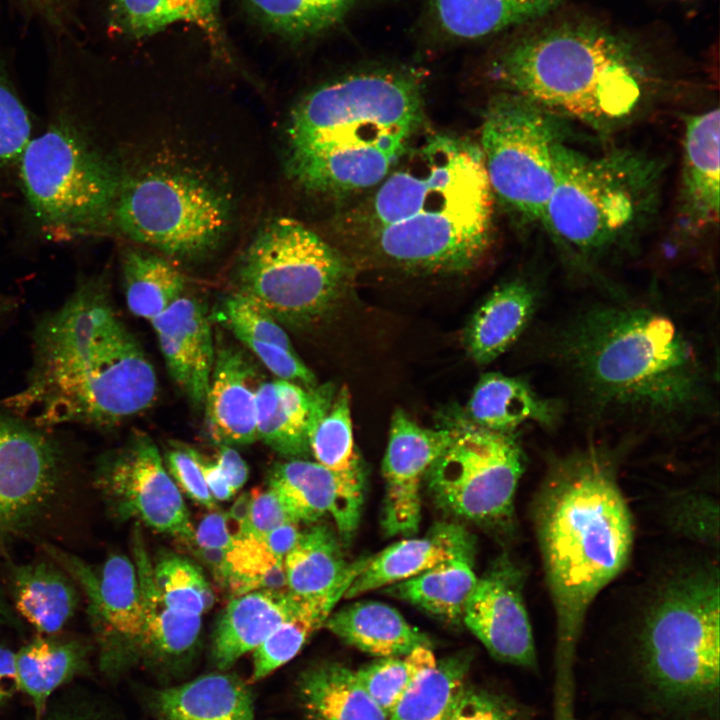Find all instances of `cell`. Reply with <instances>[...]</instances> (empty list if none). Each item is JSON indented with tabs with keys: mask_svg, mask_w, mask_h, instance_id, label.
<instances>
[{
	"mask_svg": "<svg viewBox=\"0 0 720 720\" xmlns=\"http://www.w3.org/2000/svg\"><path fill=\"white\" fill-rule=\"evenodd\" d=\"M63 478L58 443L41 428L0 412V547L50 510Z\"/></svg>",
	"mask_w": 720,
	"mask_h": 720,
	"instance_id": "14",
	"label": "cell"
},
{
	"mask_svg": "<svg viewBox=\"0 0 720 720\" xmlns=\"http://www.w3.org/2000/svg\"><path fill=\"white\" fill-rule=\"evenodd\" d=\"M720 576L711 561L677 569L658 586L636 637L648 700L680 720L718 717Z\"/></svg>",
	"mask_w": 720,
	"mask_h": 720,
	"instance_id": "7",
	"label": "cell"
},
{
	"mask_svg": "<svg viewBox=\"0 0 720 720\" xmlns=\"http://www.w3.org/2000/svg\"><path fill=\"white\" fill-rule=\"evenodd\" d=\"M93 482L114 519H134L194 545V528L181 492L146 433L135 431L122 446L102 455Z\"/></svg>",
	"mask_w": 720,
	"mask_h": 720,
	"instance_id": "13",
	"label": "cell"
},
{
	"mask_svg": "<svg viewBox=\"0 0 720 720\" xmlns=\"http://www.w3.org/2000/svg\"><path fill=\"white\" fill-rule=\"evenodd\" d=\"M324 627L350 646L379 657L406 656L430 638L411 625L392 606L379 601H357L332 613Z\"/></svg>",
	"mask_w": 720,
	"mask_h": 720,
	"instance_id": "30",
	"label": "cell"
},
{
	"mask_svg": "<svg viewBox=\"0 0 720 720\" xmlns=\"http://www.w3.org/2000/svg\"><path fill=\"white\" fill-rule=\"evenodd\" d=\"M260 384L256 364L243 350L231 346L218 350L203 405L212 442L234 446L257 440L256 394Z\"/></svg>",
	"mask_w": 720,
	"mask_h": 720,
	"instance_id": "22",
	"label": "cell"
},
{
	"mask_svg": "<svg viewBox=\"0 0 720 720\" xmlns=\"http://www.w3.org/2000/svg\"><path fill=\"white\" fill-rule=\"evenodd\" d=\"M132 553L143 612L139 655L157 660L186 656L198 642L201 616L177 612L164 603L153 581L152 562L139 527L134 529L132 536Z\"/></svg>",
	"mask_w": 720,
	"mask_h": 720,
	"instance_id": "29",
	"label": "cell"
},
{
	"mask_svg": "<svg viewBox=\"0 0 720 720\" xmlns=\"http://www.w3.org/2000/svg\"><path fill=\"white\" fill-rule=\"evenodd\" d=\"M231 216L229 201L198 178L178 172L131 173L117 198L110 235L192 259L219 245Z\"/></svg>",
	"mask_w": 720,
	"mask_h": 720,
	"instance_id": "10",
	"label": "cell"
},
{
	"mask_svg": "<svg viewBox=\"0 0 720 720\" xmlns=\"http://www.w3.org/2000/svg\"><path fill=\"white\" fill-rule=\"evenodd\" d=\"M364 471H336L306 459L275 464L268 475L272 488L300 523L329 515L342 542L358 528L364 500Z\"/></svg>",
	"mask_w": 720,
	"mask_h": 720,
	"instance_id": "18",
	"label": "cell"
},
{
	"mask_svg": "<svg viewBox=\"0 0 720 720\" xmlns=\"http://www.w3.org/2000/svg\"><path fill=\"white\" fill-rule=\"evenodd\" d=\"M474 554H462L441 562L383 591L446 623L460 624L478 579L473 568Z\"/></svg>",
	"mask_w": 720,
	"mask_h": 720,
	"instance_id": "35",
	"label": "cell"
},
{
	"mask_svg": "<svg viewBox=\"0 0 720 720\" xmlns=\"http://www.w3.org/2000/svg\"><path fill=\"white\" fill-rule=\"evenodd\" d=\"M301 599L289 592L252 591L234 597L219 615L211 654L225 670L255 650L297 608Z\"/></svg>",
	"mask_w": 720,
	"mask_h": 720,
	"instance_id": "25",
	"label": "cell"
},
{
	"mask_svg": "<svg viewBox=\"0 0 720 720\" xmlns=\"http://www.w3.org/2000/svg\"><path fill=\"white\" fill-rule=\"evenodd\" d=\"M718 107L685 120L676 224L688 238L703 236L719 223Z\"/></svg>",
	"mask_w": 720,
	"mask_h": 720,
	"instance_id": "19",
	"label": "cell"
},
{
	"mask_svg": "<svg viewBox=\"0 0 720 720\" xmlns=\"http://www.w3.org/2000/svg\"><path fill=\"white\" fill-rule=\"evenodd\" d=\"M298 694L308 720H388L371 699L354 670L336 662L305 670Z\"/></svg>",
	"mask_w": 720,
	"mask_h": 720,
	"instance_id": "34",
	"label": "cell"
},
{
	"mask_svg": "<svg viewBox=\"0 0 720 720\" xmlns=\"http://www.w3.org/2000/svg\"><path fill=\"white\" fill-rule=\"evenodd\" d=\"M218 319L238 340L250 338L293 350L281 324L259 304L238 292L224 299Z\"/></svg>",
	"mask_w": 720,
	"mask_h": 720,
	"instance_id": "45",
	"label": "cell"
},
{
	"mask_svg": "<svg viewBox=\"0 0 720 720\" xmlns=\"http://www.w3.org/2000/svg\"><path fill=\"white\" fill-rule=\"evenodd\" d=\"M563 0H429L434 23L448 38L477 40L538 19Z\"/></svg>",
	"mask_w": 720,
	"mask_h": 720,
	"instance_id": "33",
	"label": "cell"
},
{
	"mask_svg": "<svg viewBox=\"0 0 720 720\" xmlns=\"http://www.w3.org/2000/svg\"><path fill=\"white\" fill-rule=\"evenodd\" d=\"M301 531L300 523H287L269 531L260 539L276 557L283 560L296 545Z\"/></svg>",
	"mask_w": 720,
	"mask_h": 720,
	"instance_id": "56",
	"label": "cell"
},
{
	"mask_svg": "<svg viewBox=\"0 0 720 720\" xmlns=\"http://www.w3.org/2000/svg\"><path fill=\"white\" fill-rule=\"evenodd\" d=\"M165 466L176 485L189 498L208 510H217L201 471L186 446H174L165 453Z\"/></svg>",
	"mask_w": 720,
	"mask_h": 720,
	"instance_id": "50",
	"label": "cell"
},
{
	"mask_svg": "<svg viewBox=\"0 0 720 720\" xmlns=\"http://www.w3.org/2000/svg\"><path fill=\"white\" fill-rule=\"evenodd\" d=\"M156 704L165 720H254L250 690L237 677L224 673L164 689Z\"/></svg>",
	"mask_w": 720,
	"mask_h": 720,
	"instance_id": "32",
	"label": "cell"
},
{
	"mask_svg": "<svg viewBox=\"0 0 720 720\" xmlns=\"http://www.w3.org/2000/svg\"><path fill=\"white\" fill-rule=\"evenodd\" d=\"M538 282L515 278L497 286L468 323L464 344L478 364H489L525 331L542 300Z\"/></svg>",
	"mask_w": 720,
	"mask_h": 720,
	"instance_id": "24",
	"label": "cell"
},
{
	"mask_svg": "<svg viewBox=\"0 0 720 720\" xmlns=\"http://www.w3.org/2000/svg\"><path fill=\"white\" fill-rule=\"evenodd\" d=\"M112 24L122 33L141 38L180 21L202 30V20L190 0H112Z\"/></svg>",
	"mask_w": 720,
	"mask_h": 720,
	"instance_id": "44",
	"label": "cell"
},
{
	"mask_svg": "<svg viewBox=\"0 0 720 720\" xmlns=\"http://www.w3.org/2000/svg\"><path fill=\"white\" fill-rule=\"evenodd\" d=\"M199 560H201L212 572L215 580L225 588L228 576L226 551L221 548H203L197 547L193 550Z\"/></svg>",
	"mask_w": 720,
	"mask_h": 720,
	"instance_id": "58",
	"label": "cell"
},
{
	"mask_svg": "<svg viewBox=\"0 0 720 720\" xmlns=\"http://www.w3.org/2000/svg\"><path fill=\"white\" fill-rule=\"evenodd\" d=\"M356 0H246L253 14L269 29L301 39L338 24Z\"/></svg>",
	"mask_w": 720,
	"mask_h": 720,
	"instance_id": "40",
	"label": "cell"
},
{
	"mask_svg": "<svg viewBox=\"0 0 720 720\" xmlns=\"http://www.w3.org/2000/svg\"><path fill=\"white\" fill-rule=\"evenodd\" d=\"M202 20V31L217 51L225 50L224 33L219 14V0H190Z\"/></svg>",
	"mask_w": 720,
	"mask_h": 720,
	"instance_id": "55",
	"label": "cell"
},
{
	"mask_svg": "<svg viewBox=\"0 0 720 720\" xmlns=\"http://www.w3.org/2000/svg\"><path fill=\"white\" fill-rule=\"evenodd\" d=\"M152 576L164 603L177 612L201 616L214 605L215 595L205 575L183 556L162 554L152 565Z\"/></svg>",
	"mask_w": 720,
	"mask_h": 720,
	"instance_id": "42",
	"label": "cell"
},
{
	"mask_svg": "<svg viewBox=\"0 0 720 720\" xmlns=\"http://www.w3.org/2000/svg\"><path fill=\"white\" fill-rule=\"evenodd\" d=\"M455 433V426L425 428L402 409L393 413L382 465L385 495L381 523L386 535L412 536L418 531L422 485Z\"/></svg>",
	"mask_w": 720,
	"mask_h": 720,
	"instance_id": "17",
	"label": "cell"
},
{
	"mask_svg": "<svg viewBox=\"0 0 720 720\" xmlns=\"http://www.w3.org/2000/svg\"><path fill=\"white\" fill-rule=\"evenodd\" d=\"M371 699L389 716L412 678L405 657H379L355 671Z\"/></svg>",
	"mask_w": 720,
	"mask_h": 720,
	"instance_id": "47",
	"label": "cell"
},
{
	"mask_svg": "<svg viewBox=\"0 0 720 720\" xmlns=\"http://www.w3.org/2000/svg\"><path fill=\"white\" fill-rule=\"evenodd\" d=\"M350 270L344 258L301 222L279 217L261 228L236 271L238 293L280 324L301 328L340 299Z\"/></svg>",
	"mask_w": 720,
	"mask_h": 720,
	"instance_id": "9",
	"label": "cell"
},
{
	"mask_svg": "<svg viewBox=\"0 0 720 720\" xmlns=\"http://www.w3.org/2000/svg\"><path fill=\"white\" fill-rule=\"evenodd\" d=\"M250 509L251 493L250 491L243 492L236 498L227 513L228 520L232 521L237 526L234 538L247 535Z\"/></svg>",
	"mask_w": 720,
	"mask_h": 720,
	"instance_id": "59",
	"label": "cell"
},
{
	"mask_svg": "<svg viewBox=\"0 0 720 720\" xmlns=\"http://www.w3.org/2000/svg\"><path fill=\"white\" fill-rule=\"evenodd\" d=\"M228 576L225 588L234 596L252 591L288 592L283 560L257 537H235L226 551Z\"/></svg>",
	"mask_w": 720,
	"mask_h": 720,
	"instance_id": "41",
	"label": "cell"
},
{
	"mask_svg": "<svg viewBox=\"0 0 720 720\" xmlns=\"http://www.w3.org/2000/svg\"><path fill=\"white\" fill-rule=\"evenodd\" d=\"M475 553L472 535L460 524L439 523L421 538H405L368 557L344 599L412 578L462 554Z\"/></svg>",
	"mask_w": 720,
	"mask_h": 720,
	"instance_id": "23",
	"label": "cell"
},
{
	"mask_svg": "<svg viewBox=\"0 0 720 720\" xmlns=\"http://www.w3.org/2000/svg\"><path fill=\"white\" fill-rule=\"evenodd\" d=\"M561 119L505 91L485 113L479 147L493 195L523 220L543 221L564 142Z\"/></svg>",
	"mask_w": 720,
	"mask_h": 720,
	"instance_id": "11",
	"label": "cell"
},
{
	"mask_svg": "<svg viewBox=\"0 0 720 720\" xmlns=\"http://www.w3.org/2000/svg\"><path fill=\"white\" fill-rule=\"evenodd\" d=\"M347 588L319 598L301 599L296 610L252 651L250 680L259 681L292 660L312 634L324 626Z\"/></svg>",
	"mask_w": 720,
	"mask_h": 720,
	"instance_id": "38",
	"label": "cell"
},
{
	"mask_svg": "<svg viewBox=\"0 0 720 720\" xmlns=\"http://www.w3.org/2000/svg\"><path fill=\"white\" fill-rule=\"evenodd\" d=\"M366 561L347 562L336 533L312 523L283 559L288 592L302 600L326 596L348 587Z\"/></svg>",
	"mask_w": 720,
	"mask_h": 720,
	"instance_id": "28",
	"label": "cell"
},
{
	"mask_svg": "<svg viewBox=\"0 0 720 720\" xmlns=\"http://www.w3.org/2000/svg\"><path fill=\"white\" fill-rule=\"evenodd\" d=\"M45 551L87 600V618L101 667L113 670L139 656L143 612L134 562L124 554L112 553L95 567L49 545Z\"/></svg>",
	"mask_w": 720,
	"mask_h": 720,
	"instance_id": "15",
	"label": "cell"
},
{
	"mask_svg": "<svg viewBox=\"0 0 720 720\" xmlns=\"http://www.w3.org/2000/svg\"><path fill=\"white\" fill-rule=\"evenodd\" d=\"M404 657L412 678L388 720H449L466 685L472 656L460 652L437 660L430 647L420 646Z\"/></svg>",
	"mask_w": 720,
	"mask_h": 720,
	"instance_id": "27",
	"label": "cell"
},
{
	"mask_svg": "<svg viewBox=\"0 0 720 720\" xmlns=\"http://www.w3.org/2000/svg\"><path fill=\"white\" fill-rule=\"evenodd\" d=\"M88 645L78 639L37 636L15 653L17 689L42 716L51 694L87 665Z\"/></svg>",
	"mask_w": 720,
	"mask_h": 720,
	"instance_id": "36",
	"label": "cell"
},
{
	"mask_svg": "<svg viewBox=\"0 0 720 720\" xmlns=\"http://www.w3.org/2000/svg\"><path fill=\"white\" fill-rule=\"evenodd\" d=\"M8 578L16 610L40 634L59 633L78 609L80 590L57 564H11Z\"/></svg>",
	"mask_w": 720,
	"mask_h": 720,
	"instance_id": "31",
	"label": "cell"
},
{
	"mask_svg": "<svg viewBox=\"0 0 720 720\" xmlns=\"http://www.w3.org/2000/svg\"><path fill=\"white\" fill-rule=\"evenodd\" d=\"M375 187L361 223L390 264L463 272L487 252L494 195L479 145L448 134L415 140Z\"/></svg>",
	"mask_w": 720,
	"mask_h": 720,
	"instance_id": "3",
	"label": "cell"
},
{
	"mask_svg": "<svg viewBox=\"0 0 720 720\" xmlns=\"http://www.w3.org/2000/svg\"><path fill=\"white\" fill-rule=\"evenodd\" d=\"M150 322L171 378L193 405L203 406L215 357L205 306L183 295Z\"/></svg>",
	"mask_w": 720,
	"mask_h": 720,
	"instance_id": "21",
	"label": "cell"
},
{
	"mask_svg": "<svg viewBox=\"0 0 720 720\" xmlns=\"http://www.w3.org/2000/svg\"><path fill=\"white\" fill-rule=\"evenodd\" d=\"M544 359L590 426L681 436L718 413L714 375L688 331L656 304H584L548 329Z\"/></svg>",
	"mask_w": 720,
	"mask_h": 720,
	"instance_id": "1",
	"label": "cell"
},
{
	"mask_svg": "<svg viewBox=\"0 0 720 720\" xmlns=\"http://www.w3.org/2000/svg\"><path fill=\"white\" fill-rule=\"evenodd\" d=\"M215 462L234 493L242 488L247 481L248 467L233 447L220 445Z\"/></svg>",
	"mask_w": 720,
	"mask_h": 720,
	"instance_id": "53",
	"label": "cell"
},
{
	"mask_svg": "<svg viewBox=\"0 0 720 720\" xmlns=\"http://www.w3.org/2000/svg\"><path fill=\"white\" fill-rule=\"evenodd\" d=\"M241 341L279 379L291 381L305 387L317 386L314 373L297 356L294 349H286L272 343L250 338Z\"/></svg>",
	"mask_w": 720,
	"mask_h": 720,
	"instance_id": "49",
	"label": "cell"
},
{
	"mask_svg": "<svg viewBox=\"0 0 720 720\" xmlns=\"http://www.w3.org/2000/svg\"><path fill=\"white\" fill-rule=\"evenodd\" d=\"M469 422L479 427L513 433L522 424L534 422L555 428L562 416L560 401L538 394L525 380L491 372L476 384L467 404Z\"/></svg>",
	"mask_w": 720,
	"mask_h": 720,
	"instance_id": "26",
	"label": "cell"
},
{
	"mask_svg": "<svg viewBox=\"0 0 720 720\" xmlns=\"http://www.w3.org/2000/svg\"><path fill=\"white\" fill-rule=\"evenodd\" d=\"M667 521L681 535L718 547V503L710 494L685 492L676 496L667 508Z\"/></svg>",
	"mask_w": 720,
	"mask_h": 720,
	"instance_id": "46",
	"label": "cell"
},
{
	"mask_svg": "<svg viewBox=\"0 0 720 720\" xmlns=\"http://www.w3.org/2000/svg\"><path fill=\"white\" fill-rule=\"evenodd\" d=\"M186 448L197 463L213 498L218 501H227L231 499L235 493L225 480L216 462L211 461L190 446H186Z\"/></svg>",
	"mask_w": 720,
	"mask_h": 720,
	"instance_id": "54",
	"label": "cell"
},
{
	"mask_svg": "<svg viewBox=\"0 0 720 720\" xmlns=\"http://www.w3.org/2000/svg\"><path fill=\"white\" fill-rule=\"evenodd\" d=\"M663 167L626 148L587 153L563 142L542 224L580 262L630 249L655 218Z\"/></svg>",
	"mask_w": 720,
	"mask_h": 720,
	"instance_id": "8",
	"label": "cell"
},
{
	"mask_svg": "<svg viewBox=\"0 0 720 720\" xmlns=\"http://www.w3.org/2000/svg\"><path fill=\"white\" fill-rule=\"evenodd\" d=\"M124 297L129 311L152 321L184 295V275L167 259L126 248L121 255Z\"/></svg>",
	"mask_w": 720,
	"mask_h": 720,
	"instance_id": "37",
	"label": "cell"
},
{
	"mask_svg": "<svg viewBox=\"0 0 720 720\" xmlns=\"http://www.w3.org/2000/svg\"><path fill=\"white\" fill-rule=\"evenodd\" d=\"M556 618L555 659L576 660L587 611L629 561L633 521L608 449L552 456L531 506Z\"/></svg>",
	"mask_w": 720,
	"mask_h": 720,
	"instance_id": "4",
	"label": "cell"
},
{
	"mask_svg": "<svg viewBox=\"0 0 720 720\" xmlns=\"http://www.w3.org/2000/svg\"><path fill=\"white\" fill-rule=\"evenodd\" d=\"M250 493L251 509L247 535L262 538L281 525L300 523L294 512L272 488H253Z\"/></svg>",
	"mask_w": 720,
	"mask_h": 720,
	"instance_id": "51",
	"label": "cell"
},
{
	"mask_svg": "<svg viewBox=\"0 0 720 720\" xmlns=\"http://www.w3.org/2000/svg\"><path fill=\"white\" fill-rule=\"evenodd\" d=\"M17 689L15 653L0 645V705Z\"/></svg>",
	"mask_w": 720,
	"mask_h": 720,
	"instance_id": "57",
	"label": "cell"
},
{
	"mask_svg": "<svg viewBox=\"0 0 720 720\" xmlns=\"http://www.w3.org/2000/svg\"><path fill=\"white\" fill-rule=\"evenodd\" d=\"M449 720H530V718L528 713L510 699L466 683Z\"/></svg>",
	"mask_w": 720,
	"mask_h": 720,
	"instance_id": "48",
	"label": "cell"
},
{
	"mask_svg": "<svg viewBox=\"0 0 720 720\" xmlns=\"http://www.w3.org/2000/svg\"><path fill=\"white\" fill-rule=\"evenodd\" d=\"M26 384L4 400L41 429L113 427L148 409L157 377L142 346L116 315L101 276H82L59 308L35 326Z\"/></svg>",
	"mask_w": 720,
	"mask_h": 720,
	"instance_id": "2",
	"label": "cell"
},
{
	"mask_svg": "<svg viewBox=\"0 0 720 720\" xmlns=\"http://www.w3.org/2000/svg\"><path fill=\"white\" fill-rule=\"evenodd\" d=\"M35 131L32 113L0 66V232L6 227L9 205L18 199L19 165Z\"/></svg>",
	"mask_w": 720,
	"mask_h": 720,
	"instance_id": "39",
	"label": "cell"
},
{
	"mask_svg": "<svg viewBox=\"0 0 720 720\" xmlns=\"http://www.w3.org/2000/svg\"><path fill=\"white\" fill-rule=\"evenodd\" d=\"M426 480L434 502L447 514L488 527L512 523L524 454L513 433L461 421Z\"/></svg>",
	"mask_w": 720,
	"mask_h": 720,
	"instance_id": "12",
	"label": "cell"
},
{
	"mask_svg": "<svg viewBox=\"0 0 720 720\" xmlns=\"http://www.w3.org/2000/svg\"><path fill=\"white\" fill-rule=\"evenodd\" d=\"M336 392L332 383L309 388L282 379L261 382L256 394L257 439L283 457L303 459L310 454L312 433Z\"/></svg>",
	"mask_w": 720,
	"mask_h": 720,
	"instance_id": "20",
	"label": "cell"
},
{
	"mask_svg": "<svg viewBox=\"0 0 720 720\" xmlns=\"http://www.w3.org/2000/svg\"><path fill=\"white\" fill-rule=\"evenodd\" d=\"M309 448L316 462L329 469H363L355 448L350 393L346 386L337 390L330 408L312 433Z\"/></svg>",
	"mask_w": 720,
	"mask_h": 720,
	"instance_id": "43",
	"label": "cell"
},
{
	"mask_svg": "<svg viewBox=\"0 0 720 720\" xmlns=\"http://www.w3.org/2000/svg\"><path fill=\"white\" fill-rule=\"evenodd\" d=\"M40 720H96L94 719L88 711L79 710V709H58L54 710L53 712H50L48 715L42 717L40 716Z\"/></svg>",
	"mask_w": 720,
	"mask_h": 720,
	"instance_id": "60",
	"label": "cell"
},
{
	"mask_svg": "<svg viewBox=\"0 0 720 720\" xmlns=\"http://www.w3.org/2000/svg\"><path fill=\"white\" fill-rule=\"evenodd\" d=\"M424 120L416 78L368 70L308 93L288 125L291 174L305 189L329 196L377 186L407 152Z\"/></svg>",
	"mask_w": 720,
	"mask_h": 720,
	"instance_id": "5",
	"label": "cell"
},
{
	"mask_svg": "<svg viewBox=\"0 0 720 720\" xmlns=\"http://www.w3.org/2000/svg\"><path fill=\"white\" fill-rule=\"evenodd\" d=\"M524 583V569L509 555H500L477 579L462 622L495 659L534 669L537 656Z\"/></svg>",
	"mask_w": 720,
	"mask_h": 720,
	"instance_id": "16",
	"label": "cell"
},
{
	"mask_svg": "<svg viewBox=\"0 0 720 720\" xmlns=\"http://www.w3.org/2000/svg\"><path fill=\"white\" fill-rule=\"evenodd\" d=\"M227 513L218 509L207 514L194 529V545L228 550L233 543Z\"/></svg>",
	"mask_w": 720,
	"mask_h": 720,
	"instance_id": "52",
	"label": "cell"
},
{
	"mask_svg": "<svg viewBox=\"0 0 720 720\" xmlns=\"http://www.w3.org/2000/svg\"><path fill=\"white\" fill-rule=\"evenodd\" d=\"M505 92L598 130L631 120L646 96L631 47L590 25H565L512 43L493 64Z\"/></svg>",
	"mask_w": 720,
	"mask_h": 720,
	"instance_id": "6",
	"label": "cell"
}]
</instances>
